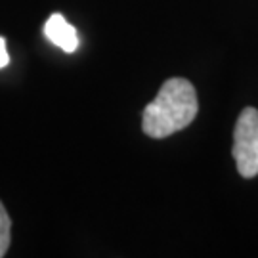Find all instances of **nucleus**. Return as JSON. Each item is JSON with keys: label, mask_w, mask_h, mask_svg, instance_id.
I'll return each instance as SVG.
<instances>
[{"label": "nucleus", "mask_w": 258, "mask_h": 258, "mask_svg": "<svg viewBox=\"0 0 258 258\" xmlns=\"http://www.w3.org/2000/svg\"><path fill=\"white\" fill-rule=\"evenodd\" d=\"M199 111L197 92L185 79H168L155 100L146 105L142 128L149 138H166L191 124Z\"/></svg>", "instance_id": "f257e3e1"}, {"label": "nucleus", "mask_w": 258, "mask_h": 258, "mask_svg": "<svg viewBox=\"0 0 258 258\" xmlns=\"http://www.w3.org/2000/svg\"><path fill=\"white\" fill-rule=\"evenodd\" d=\"M10 63V55L6 52V40L0 37V69Z\"/></svg>", "instance_id": "39448f33"}, {"label": "nucleus", "mask_w": 258, "mask_h": 258, "mask_svg": "<svg viewBox=\"0 0 258 258\" xmlns=\"http://www.w3.org/2000/svg\"><path fill=\"white\" fill-rule=\"evenodd\" d=\"M233 159L243 178L258 174V109L245 107L233 128Z\"/></svg>", "instance_id": "f03ea898"}, {"label": "nucleus", "mask_w": 258, "mask_h": 258, "mask_svg": "<svg viewBox=\"0 0 258 258\" xmlns=\"http://www.w3.org/2000/svg\"><path fill=\"white\" fill-rule=\"evenodd\" d=\"M44 35L46 38L55 44L57 48H61L63 52L71 54L79 48V35L77 29L67 23V19L61 14H52L44 23Z\"/></svg>", "instance_id": "7ed1b4c3"}, {"label": "nucleus", "mask_w": 258, "mask_h": 258, "mask_svg": "<svg viewBox=\"0 0 258 258\" xmlns=\"http://www.w3.org/2000/svg\"><path fill=\"white\" fill-rule=\"evenodd\" d=\"M10 230H12V220H10L4 205L0 203V258L6 254L10 247Z\"/></svg>", "instance_id": "20e7f679"}]
</instances>
